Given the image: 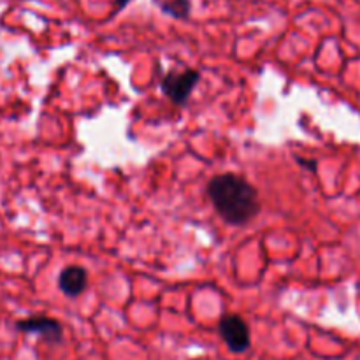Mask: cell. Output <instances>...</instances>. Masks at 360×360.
<instances>
[{"mask_svg":"<svg viewBox=\"0 0 360 360\" xmlns=\"http://www.w3.org/2000/svg\"><path fill=\"white\" fill-rule=\"evenodd\" d=\"M207 195L221 220L234 227L250 224L260 213L257 188L234 172L214 176L207 185Z\"/></svg>","mask_w":360,"mask_h":360,"instance_id":"cell-1","label":"cell"},{"mask_svg":"<svg viewBox=\"0 0 360 360\" xmlns=\"http://www.w3.org/2000/svg\"><path fill=\"white\" fill-rule=\"evenodd\" d=\"M16 329L25 334H37L48 343H60L63 340V327L58 320L49 316H28L16 322Z\"/></svg>","mask_w":360,"mask_h":360,"instance_id":"cell-4","label":"cell"},{"mask_svg":"<svg viewBox=\"0 0 360 360\" xmlns=\"http://www.w3.org/2000/svg\"><path fill=\"white\" fill-rule=\"evenodd\" d=\"M162 11L174 18H186L190 13L188 0H158Z\"/></svg>","mask_w":360,"mask_h":360,"instance_id":"cell-6","label":"cell"},{"mask_svg":"<svg viewBox=\"0 0 360 360\" xmlns=\"http://www.w3.org/2000/svg\"><path fill=\"white\" fill-rule=\"evenodd\" d=\"M200 79L199 70H172L162 79V91L174 104H185Z\"/></svg>","mask_w":360,"mask_h":360,"instance_id":"cell-2","label":"cell"},{"mask_svg":"<svg viewBox=\"0 0 360 360\" xmlns=\"http://www.w3.org/2000/svg\"><path fill=\"white\" fill-rule=\"evenodd\" d=\"M299 164L304 165V169H309V171L315 172L316 171V162H308V160H302V158H297Z\"/></svg>","mask_w":360,"mask_h":360,"instance_id":"cell-7","label":"cell"},{"mask_svg":"<svg viewBox=\"0 0 360 360\" xmlns=\"http://www.w3.org/2000/svg\"><path fill=\"white\" fill-rule=\"evenodd\" d=\"M88 287V273L81 266H69L60 273L58 288L67 297H79Z\"/></svg>","mask_w":360,"mask_h":360,"instance_id":"cell-5","label":"cell"},{"mask_svg":"<svg viewBox=\"0 0 360 360\" xmlns=\"http://www.w3.org/2000/svg\"><path fill=\"white\" fill-rule=\"evenodd\" d=\"M218 330H220L221 340L225 341L229 350L234 352V354H245L250 345H252L248 326L239 315L221 316L220 323H218Z\"/></svg>","mask_w":360,"mask_h":360,"instance_id":"cell-3","label":"cell"},{"mask_svg":"<svg viewBox=\"0 0 360 360\" xmlns=\"http://www.w3.org/2000/svg\"><path fill=\"white\" fill-rule=\"evenodd\" d=\"M129 2H130V0H116V4H118V7H125Z\"/></svg>","mask_w":360,"mask_h":360,"instance_id":"cell-8","label":"cell"}]
</instances>
